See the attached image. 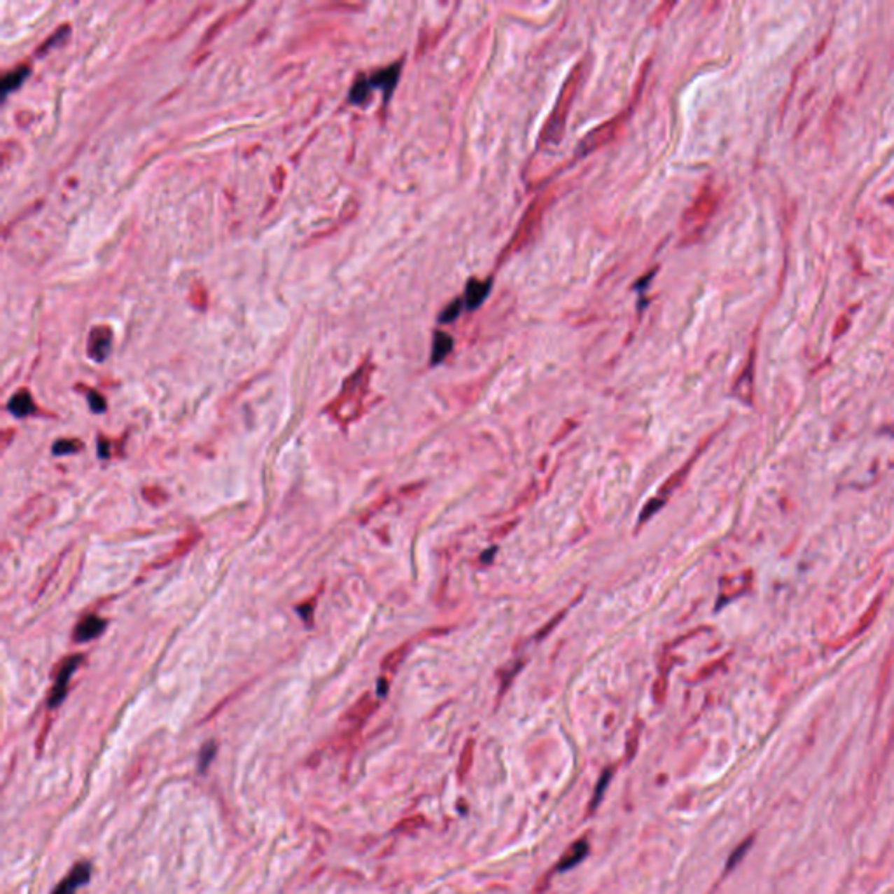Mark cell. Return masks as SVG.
I'll return each mask as SVG.
<instances>
[{"instance_id": "277c9868", "label": "cell", "mask_w": 894, "mask_h": 894, "mask_svg": "<svg viewBox=\"0 0 894 894\" xmlns=\"http://www.w3.org/2000/svg\"><path fill=\"white\" fill-rule=\"evenodd\" d=\"M631 111H632V105H629L624 112H620L618 116L611 118L610 121L603 123L599 128L592 130V132L589 133L585 139H582V142L578 144V147L575 149V155H577V158H585V155H589L591 152H594L597 149H601V147L613 142V140L617 139L618 133L622 132L625 123H627L629 116H631Z\"/></svg>"}, {"instance_id": "9c48e42d", "label": "cell", "mask_w": 894, "mask_h": 894, "mask_svg": "<svg viewBox=\"0 0 894 894\" xmlns=\"http://www.w3.org/2000/svg\"><path fill=\"white\" fill-rule=\"evenodd\" d=\"M107 627V622L98 615H88L74 629V639L77 643H86L100 636Z\"/></svg>"}, {"instance_id": "8fae6325", "label": "cell", "mask_w": 894, "mask_h": 894, "mask_svg": "<svg viewBox=\"0 0 894 894\" xmlns=\"http://www.w3.org/2000/svg\"><path fill=\"white\" fill-rule=\"evenodd\" d=\"M111 342H112L111 334H109L107 330H104V328L95 330L90 339V355L93 356L95 360H98V362H102V360H105L109 356V351H111Z\"/></svg>"}, {"instance_id": "7a4b0ae2", "label": "cell", "mask_w": 894, "mask_h": 894, "mask_svg": "<svg viewBox=\"0 0 894 894\" xmlns=\"http://www.w3.org/2000/svg\"><path fill=\"white\" fill-rule=\"evenodd\" d=\"M718 203H720L718 190L713 187L711 182L704 183L702 189L699 190L697 197L694 200V203L688 207V210L685 211L683 217H681L680 232H681V238H683V243L695 242V239L704 232V229L708 228L709 221H711V217L715 215L716 208H718Z\"/></svg>"}, {"instance_id": "8992f818", "label": "cell", "mask_w": 894, "mask_h": 894, "mask_svg": "<svg viewBox=\"0 0 894 894\" xmlns=\"http://www.w3.org/2000/svg\"><path fill=\"white\" fill-rule=\"evenodd\" d=\"M91 879V865L88 861H81L72 868L69 875L53 889L51 894H76L77 889L88 884Z\"/></svg>"}, {"instance_id": "4fadbf2b", "label": "cell", "mask_w": 894, "mask_h": 894, "mask_svg": "<svg viewBox=\"0 0 894 894\" xmlns=\"http://www.w3.org/2000/svg\"><path fill=\"white\" fill-rule=\"evenodd\" d=\"M452 346H454V341H452L451 335L444 334V332L437 330L433 334V344H432V363H440L444 358L451 353Z\"/></svg>"}, {"instance_id": "2e32d148", "label": "cell", "mask_w": 894, "mask_h": 894, "mask_svg": "<svg viewBox=\"0 0 894 894\" xmlns=\"http://www.w3.org/2000/svg\"><path fill=\"white\" fill-rule=\"evenodd\" d=\"M465 309V304H463V299H454L451 304L442 311V314L439 316L440 323H451L454 321L456 318L461 314V311Z\"/></svg>"}, {"instance_id": "7c38bea8", "label": "cell", "mask_w": 894, "mask_h": 894, "mask_svg": "<svg viewBox=\"0 0 894 894\" xmlns=\"http://www.w3.org/2000/svg\"><path fill=\"white\" fill-rule=\"evenodd\" d=\"M587 851H589V844L585 842V840H578V842L573 844V846L566 851V854L561 858V861L557 863V870L564 872L573 868L575 865H578L585 856H587Z\"/></svg>"}, {"instance_id": "52a82bcc", "label": "cell", "mask_w": 894, "mask_h": 894, "mask_svg": "<svg viewBox=\"0 0 894 894\" xmlns=\"http://www.w3.org/2000/svg\"><path fill=\"white\" fill-rule=\"evenodd\" d=\"M400 69H402V63H393V65L386 67V69L379 70V72L367 77V79H369L370 88H372V90H376L377 88V90L383 91L384 100H388V98L391 97V93H393L395 86H397L398 77H400Z\"/></svg>"}, {"instance_id": "d6986e66", "label": "cell", "mask_w": 894, "mask_h": 894, "mask_svg": "<svg viewBox=\"0 0 894 894\" xmlns=\"http://www.w3.org/2000/svg\"><path fill=\"white\" fill-rule=\"evenodd\" d=\"M88 402H90V407L93 409L95 412H104L105 407H107L105 398L102 397L100 393H97V391H90V393H88Z\"/></svg>"}, {"instance_id": "ffe728a7", "label": "cell", "mask_w": 894, "mask_h": 894, "mask_svg": "<svg viewBox=\"0 0 894 894\" xmlns=\"http://www.w3.org/2000/svg\"><path fill=\"white\" fill-rule=\"evenodd\" d=\"M749 846H751V840H748V842H746V844H743V846H741V847H739V849H736V853H734V854H732V858H730V861H729V863H727V868H729V870H730V868H734V867H736V865H737V861H739V860H741V858H743V856H744V851H746V849H748V847H749Z\"/></svg>"}, {"instance_id": "30bf717a", "label": "cell", "mask_w": 894, "mask_h": 894, "mask_svg": "<svg viewBox=\"0 0 894 894\" xmlns=\"http://www.w3.org/2000/svg\"><path fill=\"white\" fill-rule=\"evenodd\" d=\"M7 409H9L11 414H14L16 418L30 416L35 412L34 398H32V395L28 393L27 390H21L18 391L16 395H13V398H11L9 404H7Z\"/></svg>"}, {"instance_id": "9a60e30c", "label": "cell", "mask_w": 894, "mask_h": 894, "mask_svg": "<svg viewBox=\"0 0 894 894\" xmlns=\"http://www.w3.org/2000/svg\"><path fill=\"white\" fill-rule=\"evenodd\" d=\"M370 91H372V88H370L369 79H367V77H363V76L358 77V79H356V83L353 84L351 91H349L348 102H349V104H353V105L363 104V102H365L367 98H369Z\"/></svg>"}, {"instance_id": "ba28073f", "label": "cell", "mask_w": 894, "mask_h": 894, "mask_svg": "<svg viewBox=\"0 0 894 894\" xmlns=\"http://www.w3.org/2000/svg\"><path fill=\"white\" fill-rule=\"evenodd\" d=\"M491 287H493V280L487 278V280H477V278H470L468 284L465 285V298H463V304H465V309L473 311L480 306L489 294Z\"/></svg>"}, {"instance_id": "3957f363", "label": "cell", "mask_w": 894, "mask_h": 894, "mask_svg": "<svg viewBox=\"0 0 894 894\" xmlns=\"http://www.w3.org/2000/svg\"><path fill=\"white\" fill-rule=\"evenodd\" d=\"M552 197H554V194L549 190V193L540 194V196H536L535 200L531 201V204L528 207V210H526L524 215H522V218H521V222H519L517 229H515L514 236H512V239L508 242V245L505 246L503 252H501L500 260H498V263H500V264L505 263V260H507L508 257H512L514 253H517L519 250L524 249V246L528 245L529 242H531L533 236H535V232H536V229H538L540 224H542L543 214H545L547 207L550 204Z\"/></svg>"}, {"instance_id": "44dd1931", "label": "cell", "mask_w": 894, "mask_h": 894, "mask_svg": "<svg viewBox=\"0 0 894 894\" xmlns=\"http://www.w3.org/2000/svg\"><path fill=\"white\" fill-rule=\"evenodd\" d=\"M604 786H606V776H604L603 779L599 781V786H597V791H596V804H597V800H599V798H601V795H603Z\"/></svg>"}, {"instance_id": "ac0fdd59", "label": "cell", "mask_w": 894, "mask_h": 894, "mask_svg": "<svg viewBox=\"0 0 894 894\" xmlns=\"http://www.w3.org/2000/svg\"><path fill=\"white\" fill-rule=\"evenodd\" d=\"M215 753H217V744L211 743V741L201 748L200 760H197V769H200V772H204V770L208 769V765H210L211 760H214Z\"/></svg>"}, {"instance_id": "5b68a950", "label": "cell", "mask_w": 894, "mask_h": 894, "mask_svg": "<svg viewBox=\"0 0 894 894\" xmlns=\"http://www.w3.org/2000/svg\"><path fill=\"white\" fill-rule=\"evenodd\" d=\"M81 660H83V657L74 655V657H69V659L60 666L58 673H56L55 687H53L51 695H49V708H58V706L63 702V699L67 697L69 681L70 678H72V674L77 671V667H79Z\"/></svg>"}, {"instance_id": "5bb4252c", "label": "cell", "mask_w": 894, "mask_h": 894, "mask_svg": "<svg viewBox=\"0 0 894 894\" xmlns=\"http://www.w3.org/2000/svg\"><path fill=\"white\" fill-rule=\"evenodd\" d=\"M28 74H30V70L27 67H21V69L13 70V72H7L2 79V97L6 98L11 91L20 88V84L27 79Z\"/></svg>"}, {"instance_id": "6da1fadb", "label": "cell", "mask_w": 894, "mask_h": 894, "mask_svg": "<svg viewBox=\"0 0 894 894\" xmlns=\"http://www.w3.org/2000/svg\"><path fill=\"white\" fill-rule=\"evenodd\" d=\"M584 74H585V62H580L573 67V70L570 72L568 79L564 81L563 90H561L559 97H557L556 104H554L552 112H550L549 119H547L542 132H540V137H538L540 147L557 146V144L563 140L564 130H566L568 116H570L571 105H573L575 97H577L578 90H580L582 86Z\"/></svg>"}, {"instance_id": "e0dca14e", "label": "cell", "mask_w": 894, "mask_h": 894, "mask_svg": "<svg viewBox=\"0 0 894 894\" xmlns=\"http://www.w3.org/2000/svg\"><path fill=\"white\" fill-rule=\"evenodd\" d=\"M83 449V442L76 439H62L53 446V452L56 456H63V454H72V452H77Z\"/></svg>"}]
</instances>
